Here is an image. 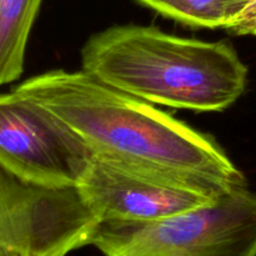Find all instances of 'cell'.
Instances as JSON below:
<instances>
[{"label":"cell","mask_w":256,"mask_h":256,"mask_svg":"<svg viewBox=\"0 0 256 256\" xmlns=\"http://www.w3.org/2000/svg\"><path fill=\"white\" fill-rule=\"evenodd\" d=\"M228 32L235 35L256 36V0H252L236 19L228 26Z\"/></svg>","instance_id":"ba28073f"},{"label":"cell","mask_w":256,"mask_h":256,"mask_svg":"<svg viewBox=\"0 0 256 256\" xmlns=\"http://www.w3.org/2000/svg\"><path fill=\"white\" fill-rule=\"evenodd\" d=\"M84 72L152 104L222 112L245 92L248 66L225 42L168 34L155 26L116 25L82 46Z\"/></svg>","instance_id":"7a4b0ae2"},{"label":"cell","mask_w":256,"mask_h":256,"mask_svg":"<svg viewBox=\"0 0 256 256\" xmlns=\"http://www.w3.org/2000/svg\"><path fill=\"white\" fill-rule=\"evenodd\" d=\"M76 189L100 222L162 220L210 204L232 190L202 180L136 170L98 156Z\"/></svg>","instance_id":"5b68a950"},{"label":"cell","mask_w":256,"mask_h":256,"mask_svg":"<svg viewBox=\"0 0 256 256\" xmlns=\"http://www.w3.org/2000/svg\"><path fill=\"white\" fill-rule=\"evenodd\" d=\"M242 2H244V4H245V8H246V6H248V5H249V4H250V2H252V0H242Z\"/></svg>","instance_id":"30bf717a"},{"label":"cell","mask_w":256,"mask_h":256,"mask_svg":"<svg viewBox=\"0 0 256 256\" xmlns=\"http://www.w3.org/2000/svg\"><path fill=\"white\" fill-rule=\"evenodd\" d=\"M42 0H0V86L24 70L30 32Z\"/></svg>","instance_id":"8992f818"},{"label":"cell","mask_w":256,"mask_h":256,"mask_svg":"<svg viewBox=\"0 0 256 256\" xmlns=\"http://www.w3.org/2000/svg\"><path fill=\"white\" fill-rule=\"evenodd\" d=\"M90 245L104 256H256V194L240 186L162 220L100 222Z\"/></svg>","instance_id":"3957f363"},{"label":"cell","mask_w":256,"mask_h":256,"mask_svg":"<svg viewBox=\"0 0 256 256\" xmlns=\"http://www.w3.org/2000/svg\"><path fill=\"white\" fill-rule=\"evenodd\" d=\"M164 16L202 29H228L245 9L242 0H138Z\"/></svg>","instance_id":"52a82bcc"},{"label":"cell","mask_w":256,"mask_h":256,"mask_svg":"<svg viewBox=\"0 0 256 256\" xmlns=\"http://www.w3.org/2000/svg\"><path fill=\"white\" fill-rule=\"evenodd\" d=\"M86 142L40 102L0 94V166L49 189L76 188L94 159Z\"/></svg>","instance_id":"277c9868"},{"label":"cell","mask_w":256,"mask_h":256,"mask_svg":"<svg viewBox=\"0 0 256 256\" xmlns=\"http://www.w3.org/2000/svg\"><path fill=\"white\" fill-rule=\"evenodd\" d=\"M0 256H20L16 252H9V250H0Z\"/></svg>","instance_id":"9c48e42d"},{"label":"cell","mask_w":256,"mask_h":256,"mask_svg":"<svg viewBox=\"0 0 256 256\" xmlns=\"http://www.w3.org/2000/svg\"><path fill=\"white\" fill-rule=\"evenodd\" d=\"M12 90L60 118L100 159L228 189L246 186L244 174L209 135L82 69L52 70Z\"/></svg>","instance_id":"6da1fadb"}]
</instances>
